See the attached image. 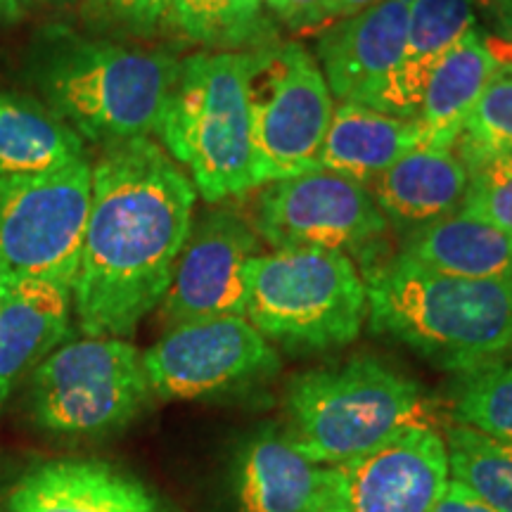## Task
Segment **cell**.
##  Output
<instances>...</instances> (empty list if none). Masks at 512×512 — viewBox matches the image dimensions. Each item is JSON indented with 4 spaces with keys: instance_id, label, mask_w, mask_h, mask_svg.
<instances>
[{
    "instance_id": "cell-1",
    "label": "cell",
    "mask_w": 512,
    "mask_h": 512,
    "mask_svg": "<svg viewBox=\"0 0 512 512\" xmlns=\"http://www.w3.org/2000/svg\"><path fill=\"white\" fill-rule=\"evenodd\" d=\"M197 190L152 138L102 147L72 304L86 337L124 339L162 304Z\"/></svg>"
},
{
    "instance_id": "cell-2",
    "label": "cell",
    "mask_w": 512,
    "mask_h": 512,
    "mask_svg": "<svg viewBox=\"0 0 512 512\" xmlns=\"http://www.w3.org/2000/svg\"><path fill=\"white\" fill-rule=\"evenodd\" d=\"M181 60L48 24L31 41L24 76L83 143L112 145L159 131Z\"/></svg>"
},
{
    "instance_id": "cell-3",
    "label": "cell",
    "mask_w": 512,
    "mask_h": 512,
    "mask_svg": "<svg viewBox=\"0 0 512 512\" xmlns=\"http://www.w3.org/2000/svg\"><path fill=\"white\" fill-rule=\"evenodd\" d=\"M368 320L377 335L406 344L458 375L512 351V283L430 271L394 256L363 268Z\"/></svg>"
},
{
    "instance_id": "cell-4",
    "label": "cell",
    "mask_w": 512,
    "mask_h": 512,
    "mask_svg": "<svg viewBox=\"0 0 512 512\" xmlns=\"http://www.w3.org/2000/svg\"><path fill=\"white\" fill-rule=\"evenodd\" d=\"M285 437L316 465L375 451L415 425H432L420 384L375 358L313 368L287 384Z\"/></svg>"
},
{
    "instance_id": "cell-5",
    "label": "cell",
    "mask_w": 512,
    "mask_h": 512,
    "mask_svg": "<svg viewBox=\"0 0 512 512\" xmlns=\"http://www.w3.org/2000/svg\"><path fill=\"white\" fill-rule=\"evenodd\" d=\"M157 133L209 204L259 188L245 53H195L181 60Z\"/></svg>"
},
{
    "instance_id": "cell-6",
    "label": "cell",
    "mask_w": 512,
    "mask_h": 512,
    "mask_svg": "<svg viewBox=\"0 0 512 512\" xmlns=\"http://www.w3.org/2000/svg\"><path fill=\"white\" fill-rule=\"evenodd\" d=\"M245 318L268 342L323 351L354 342L368 318V290L342 252L283 247L247 266Z\"/></svg>"
},
{
    "instance_id": "cell-7",
    "label": "cell",
    "mask_w": 512,
    "mask_h": 512,
    "mask_svg": "<svg viewBox=\"0 0 512 512\" xmlns=\"http://www.w3.org/2000/svg\"><path fill=\"white\" fill-rule=\"evenodd\" d=\"M150 396L143 354L131 342L86 337L62 344L31 370L29 413L53 434L100 437L136 420Z\"/></svg>"
},
{
    "instance_id": "cell-8",
    "label": "cell",
    "mask_w": 512,
    "mask_h": 512,
    "mask_svg": "<svg viewBox=\"0 0 512 512\" xmlns=\"http://www.w3.org/2000/svg\"><path fill=\"white\" fill-rule=\"evenodd\" d=\"M242 53L261 185L318 169L335 98L316 57L275 38Z\"/></svg>"
},
{
    "instance_id": "cell-9",
    "label": "cell",
    "mask_w": 512,
    "mask_h": 512,
    "mask_svg": "<svg viewBox=\"0 0 512 512\" xmlns=\"http://www.w3.org/2000/svg\"><path fill=\"white\" fill-rule=\"evenodd\" d=\"M91 192L88 157L41 174L0 176V280L74 290Z\"/></svg>"
},
{
    "instance_id": "cell-10",
    "label": "cell",
    "mask_w": 512,
    "mask_h": 512,
    "mask_svg": "<svg viewBox=\"0 0 512 512\" xmlns=\"http://www.w3.org/2000/svg\"><path fill=\"white\" fill-rule=\"evenodd\" d=\"M254 230L275 249L311 247L361 254L370 266L382 238H387L389 221L366 185L313 169L266 185L256 200Z\"/></svg>"
},
{
    "instance_id": "cell-11",
    "label": "cell",
    "mask_w": 512,
    "mask_h": 512,
    "mask_svg": "<svg viewBox=\"0 0 512 512\" xmlns=\"http://www.w3.org/2000/svg\"><path fill=\"white\" fill-rule=\"evenodd\" d=\"M152 394L192 401L252 387L273 377L280 358L247 318L195 320L171 328L143 354Z\"/></svg>"
},
{
    "instance_id": "cell-12",
    "label": "cell",
    "mask_w": 512,
    "mask_h": 512,
    "mask_svg": "<svg viewBox=\"0 0 512 512\" xmlns=\"http://www.w3.org/2000/svg\"><path fill=\"white\" fill-rule=\"evenodd\" d=\"M448 479L444 434L415 425L366 456L325 465L318 512H430Z\"/></svg>"
},
{
    "instance_id": "cell-13",
    "label": "cell",
    "mask_w": 512,
    "mask_h": 512,
    "mask_svg": "<svg viewBox=\"0 0 512 512\" xmlns=\"http://www.w3.org/2000/svg\"><path fill=\"white\" fill-rule=\"evenodd\" d=\"M256 238V230L228 209L192 221L171 285L159 304L166 328L209 318H245L247 266L259 254Z\"/></svg>"
},
{
    "instance_id": "cell-14",
    "label": "cell",
    "mask_w": 512,
    "mask_h": 512,
    "mask_svg": "<svg viewBox=\"0 0 512 512\" xmlns=\"http://www.w3.org/2000/svg\"><path fill=\"white\" fill-rule=\"evenodd\" d=\"M408 8L411 0H382L320 34L313 57L335 102H356L382 112L406 46Z\"/></svg>"
},
{
    "instance_id": "cell-15",
    "label": "cell",
    "mask_w": 512,
    "mask_h": 512,
    "mask_svg": "<svg viewBox=\"0 0 512 512\" xmlns=\"http://www.w3.org/2000/svg\"><path fill=\"white\" fill-rule=\"evenodd\" d=\"M5 512H164L136 477L102 460L38 463L10 489Z\"/></svg>"
},
{
    "instance_id": "cell-16",
    "label": "cell",
    "mask_w": 512,
    "mask_h": 512,
    "mask_svg": "<svg viewBox=\"0 0 512 512\" xmlns=\"http://www.w3.org/2000/svg\"><path fill=\"white\" fill-rule=\"evenodd\" d=\"M72 290L43 280H0V406L24 373L72 328Z\"/></svg>"
},
{
    "instance_id": "cell-17",
    "label": "cell",
    "mask_w": 512,
    "mask_h": 512,
    "mask_svg": "<svg viewBox=\"0 0 512 512\" xmlns=\"http://www.w3.org/2000/svg\"><path fill=\"white\" fill-rule=\"evenodd\" d=\"M465 190L467 166L456 147L432 145L408 152L368 185L384 219L413 230L460 211Z\"/></svg>"
},
{
    "instance_id": "cell-18",
    "label": "cell",
    "mask_w": 512,
    "mask_h": 512,
    "mask_svg": "<svg viewBox=\"0 0 512 512\" xmlns=\"http://www.w3.org/2000/svg\"><path fill=\"white\" fill-rule=\"evenodd\" d=\"M420 145H425V138L415 117H396L356 102H335L318 169L368 188L389 166Z\"/></svg>"
},
{
    "instance_id": "cell-19",
    "label": "cell",
    "mask_w": 512,
    "mask_h": 512,
    "mask_svg": "<svg viewBox=\"0 0 512 512\" xmlns=\"http://www.w3.org/2000/svg\"><path fill=\"white\" fill-rule=\"evenodd\" d=\"M508 72L494 41L472 29L437 64L422 93L418 124L425 145L456 147L460 133L489 83Z\"/></svg>"
},
{
    "instance_id": "cell-20",
    "label": "cell",
    "mask_w": 512,
    "mask_h": 512,
    "mask_svg": "<svg viewBox=\"0 0 512 512\" xmlns=\"http://www.w3.org/2000/svg\"><path fill=\"white\" fill-rule=\"evenodd\" d=\"M325 465L271 425L249 439L238 467L240 512H318Z\"/></svg>"
},
{
    "instance_id": "cell-21",
    "label": "cell",
    "mask_w": 512,
    "mask_h": 512,
    "mask_svg": "<svg viewBox=\"0 0 512 512\" xmlns=\"http://www.w3.org/2000/svg\"><path fill=\"white\" fill-rule=\"evenodd\" d=\"M472 29H477L475 0H411L406 46L399 69L384 95L382 112L415 117L427 79Z\"/></svg>"
},
{
    "instance_id": "cell-22",
    "label": "cell",
    "mask_w": 512,
    "mask_h": 512,
    "mask_svg": "<svg viewBox=\"0 0 512 512\" xmlns=\"http://www.w3.org/2000/svg\"><path fill=\"white\" fill-rule=\"evenodd\" d=\"M401 256L456 278L512 283V235L465 211L415 228Z\"/></svg>"
},
{
    "instance_id": "cell-23",
    "label": "cell",
    "mask_w": 512,
    "mask_h": 512,
    "mask_svg": "<svg viewBox=\"0 0 512 512\" xmlns=\"http://www.w3.org/2000/svg\"><path fill=\"white\" fill-rule=\"evenodd\" d=\"M86 157L83 140L34 95L0 88V176L41 174Z\"/></svg>"
},
{
    "instance_id": "cell-24",
    "label": "cell",
    "mask_w": 512,
    "mask_h": 512,
    "mask_svg": "<svg viewBox=\"0 0 512 512\" xmlns=\"http://www.w3.org/2000/svg\"><path fill=\"white\" fill-rule=\"evenodd\" d=\"M171 29L219 53L261 46L273 31L261 0H174Z\"/></svg>"
},
{
    "instance_id": "cell-25",
    "label": "cell",
    "mask_w": 512,
    "mask_h": 512,
    "mask_svg": "<svg viewBox=\"0 0 512 512\" xmlns=\"http://www.w3.org/2000/svg\"><path fill=\"white\" fill-rule=\"evenodd\" d=\"M451 479L465 484L498 512H512V444L463 425L444 432Z\"/></svg>"
},
{
    "instance_id": "cell-26",
    "label": "cell",
    "mask_w": 512,
    "mask_h": 512,
    "mask_svg": "<svg viewBox=\"0 0 512 512\" xmlns=\"http://www.w3.org/2000/svg\"><path fill=\"white\" fill-rule=\"evenodd\" d=\"M456 425L512 444V361L496 358L456 375L451 387Z\"/></svg>"
},
{
    "instance_id": "cell-27",
    "label": "cell",
    "mask_w": 512,
    "mask_h": 512,
    "mask_svg": "<svg viewBox=\"0 0 512 512\" xmlns=\"http://www.w3.org/2000/svg\"><path fill=\"white\" fill-rule=\"evenodd\" d=\"M456 152L465 164L512 157V72L489 83L460 133Z\"/></svg>"
},
{
    "instance_id": "cell-28",
    "label": "cell",
    "mask_w": 512,
    "mask_h": 512,
    "mask_svg": "<svg viewBox=\"0 0 512 512\" xmlns=\"http://www.w3.org/2000/svg\"><path fill=\"white\" fill-rule=\"evenodd\" d=\"M467 166V190L460 211L512 235V157L479 159Z\"/></svg>"
},
{
    "instance_id": "cell-29",
    "label": "cell",
    "mask_w": 512,
    "mask_h": 512,
    "mask_svg": "<svg viewBox=\"0 0 512 512\" xmlns=\"http://www.w3.org/2000/svg\"><path fill=\"white\" fill-rule=\"evenodd\" d=\"M174 0H86L81 15L93 27L131 36H155L171 27Z\"/></svg>"
},
{
    "instance_id": "cell-30",
    "label": "cell",
    "mask_w": 512,
    "mask_h": 512,
    "mask_svg": "<svg viewBox=\"0 0 512 512\" xmlns=\"http://www.w3.org/2000/svg\"><path fill=\"white\" fill-rule=\"evenodd\" d=\"M430 512H498L494 505H489L484 498H479L475 491L467 489L465 484L448 479L444 494Z\"/></svg>"
},
{
    "instance_id": "cell-31",
    "label": "cell",
    "mask_w": 512,
    "mask_h": 512,
    "mask_svg": "<svg viewBox=\"0 0 512 512\" xmlns=\"http://www.w3.org/2000/svg\"><path fill=\"white\" fill-rule=\"evenodd\" d=\"M323 0H273L268 8L292 29H313Z\"/></svg>"
},
{
    "instance_id": "cell-32",
    "label": "cell",
    "mask_w": 512,
    "mask_h": 512,
    "mask_svg": "<svg viewBox=\"0 0 512 512\" xmlns=\"http://www.w3.org/2000/svg\"><path fill=\"white\" fill-rule=\"evenodd\" d=\"M377 3H382V0H323L313 27H330V24L354 17L358 12L373 8Z\"/></svg>"
},
{
    "instance_id": "cell-33",
    "label": "cell",
    "mask_w": 512,
    "mask_h": 512,
    "mask_svg": "<svg viewBox=\"0 0 512 512\" xmlns=\"http://www.w3.org/2000/svg\"><path fill=\"white\" fill-rule=\"evenodd\" d=\"M29 0H0V29L19 22L27 12Z\"/></svg>"
},
{
    "instance_id": "cell-34",
    "label": "cell",
    "mask_w": 512,
    "mask_h": 512,
    "mask_svg": "<svg viewBox=\"0 0 512 512\" xmlns=\"http://www.w3.org/2000/svg\"><path fill=\"white\" fill-rule=\"evenodd\" d=\"M501 15H503V22H505V31H508V36L512 38V5H508V8H505Z\"/></svg>"
},
{
    "instance_id": "cell-35",
    "label": "cell",
    "mask_w": 512,
    "mask_h": 512,
    "mask_svg": "<svg viewBox=\"0 0 512 512\" xmlns=\"http://www.w3.org/2000/svg\"><path fill=\"white\" fill-rule=\"evenodd\" d=\"M484 5H489V8H496V10H505L508 5H512V0H482Z\"/></svg>"
},
{
    "instance_id": "cell-36",
    "label": "cell",
    "mask_w": 512,
    "mask_h": 512,
    "mask_svg": "<svg viewBox=\"0 0 512 512\" xmlns=\"http://www.w3.org/2000/svg\"><path fill=\"white\" fill-rule=\"evenodd\" d=\"M46 3H50V5H62V8H72V5H81L86 3V0H46Z\"/></svg>"
},
{
    "instance_id": "cell-37",
    "label": "cell",
    "mask_w": 512,
    "mask_h": 512,
    "mask_svg": "<svg viewBox=\"0 0 512 512\" xmlns=\"http://www.w3.org/2000/svg\"><path fill=\"white\" fill-rule=\"evenodd\" d=\"M261 3H264V5H271V3H273V0H261Z\"/></svg>"
}]
</instances>
